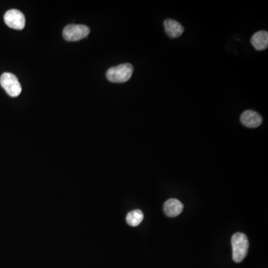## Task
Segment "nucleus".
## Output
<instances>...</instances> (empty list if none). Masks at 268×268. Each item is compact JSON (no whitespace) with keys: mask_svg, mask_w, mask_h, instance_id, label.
<instances>
[{"mask_svg":"<svg viewBox=\"0 0 268 268\" xmlns=\"http://www.w3.org/2000/svg\"><path fill=\"white\" fill-rule=\"evenodd\" d=\"M143 218H144V214L142 211L139 209H135L130 211L127 214L126 221L130 226H137L141 223Z\"/></svg>","mask_w":268,"mask_h":268,"instance_id":"nucleus-10","label":"nucleus"},{"mask_svg":"<svg viewBox=\"0 0 268 268\" xmlns=\"http://www.w3.org/2000/svg\"><path fill=\"white\" fill-rule=\"evenodd\" d=\"M232 259L236 263L242 262L247 255L249 242L245 234L237 232L232 237Z\"/></svg>","mask_w":268,"mask_h":268,"instance_id":"nucleus-1","label":"nucleus"},{"mask_svg":"<svg viewBox=\"0 0 268 268\" xmlns=\"http://www.w3.org/2000/svg\"><path fill=\"white\" fill-rule=\"evenodd\" d=\"M4 20L9 28L15 30L23 29L25 25V18L23 13L16 9H10L4 15Z\"/></svg>","mask_w":268,"mask_h":268,"instance_id":"nucleus-5","label":"nucleus"},{"mask_svg":"<svg viewBox=\"0 0 268 268\" xmlns=\"http://www.w3.org/2000/svg\"><path fill=\"white\" fill-rule=\"evenodd\" d=\"M0 84L7 95L12 98L19 96L22 92V86L19 80L16 76L12 73H3L0 77Z\"/></svg>","mask_w":268,"mask_h":268,"instance_id":"nucleus-3","label":"nucleus"},{"mask_svg":"<svg viewBox=\"0 0 268 268\" xmlns=\"http://www.w3.org/2000/svg\"><path fill=\"white\" fill-rule=\"evenodd\" d=\"M251 43L256 50H265L268 46V31H260L255 33L251 37Z\"/></svg>","mask_w":268,"mask_h":268,"instance_id":"nucleus-9","label":"nucleus"},{"mask_svg":"<svg viewBox=\"0 0 268 268\" xmlns=\"http://www.w3.org/2000/svg\"><path fill=\"white\" fill-rule=\"evenodd\" d=\"M134 67L131 64H120L109 68L106 73L107 80L113 83H124L131 79Z\"/></svg>","mask_w":268,"mask_h":268,"instance_id":"nucleus-2","label":"nucleus"},{"mask_svg":"<svg viewBox=\"0 0 268 268\" xmlns=\"http://www.w3.org/2000/svg\"><path fill=\"white\" fill-rule=\"evenodd\" d=\"M163 24L165 32L171 38H177L180 37L184 31L183 25L174 19H165Z\"/></svg>","mask_w":268,"mask_h":268,"instance_id":"nucleus-7","label":"nucleus"},{"mask_svg":"<svg viewBox=\"0 0 268 268\" xmlns=\"http://www.w3.org/2000/svg\"><path fill=\"white\" fill-rule=\"evenodd\" d=\"M183 205L177 199H169L164 204V211L170 217L178 216L183 211Z\"/></svg>","mask_w":268,"mask_h":268,"instance_id":"nucleus-8","label":"nucleus"},{"mask_svg":"<svg viewBox=\"0 0 268 268\" xmlns=\"http://www.w3.org/2000/svg\"><path fill=\"white\" fill-rule=\"evenodd\" d=\"M89 32L90 29L86 25L70 24L64 28L63 36L67 41H78L87 37Z\"/></svg>","mask_w":268,"mask_h":268,"instance_id":"nucleus-4","label":"nucleus"},{"mask_svg":"<svg viewBox=\"0 0 268 268\" xmlns=\"http://www.w3.org/2000/svg\"><path fill=\"white\" fill-rule=\"evenodd\" d=\"M240 119L244 126L250 128H258L262 123V117L261 115L253 110H245L241 115Z\"/></svg>","mask_w":268,"mask_h":268,"instance_id":"nucleus-6","label":"nucleus"}]
</instances>
